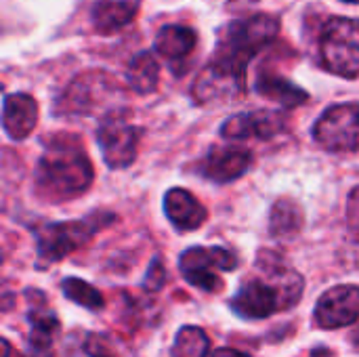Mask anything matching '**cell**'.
Returning <instances> with one entry per match:
<instances>
[{"label":"cell","instance_id":"obj_1","mask_svg":"<svg viewBox=\"0 0 359 357\" xmlns=\"http://www.w3.org/2000/svg\"><path fill=\"white\" fill-rule=\"evenodd\" d=\"M93 164L72 135H53L38 162L36 187L44 200L63 202L82 196L93 183Z\"/></svg>","mask_w":359,"mask_h":357},{"label":"cell","instance_id":"obj_2","mask_svg":"<svg viewBox=\"0 0 359 357\" xmlns=\"http://www.w3.org/2000/svg\"><path fill=\"white\" fill-rule=\"evenodd\" d=\"M280 32L278 17L269 13H259L246 19H238L225 27L223 36L219 38L217 59H225L233 65L246 69L248 61L269 42L276 40Z\"/></svg>","mask_w":359,"mask_h":357},{"label":"cell","instance_id":"obj_3","mask_svg":"<svg viewBox=\"0 0 359 357\" xmlns=\"http://www.w3.org/2000/svg\"><path fill=\"white\" fill-rule=\"evenodd\" d=\"M114 217L105 213H97L82 221L67 223H48L38 231V263L53 265L74 250L82 248L101 227L111 223Z\"/></svg>","mask_w":359,"mask_h":357},{"label":"cell","instance_id":"obj_4","mask_svg":"<svg viewBox=\"0 0 359 357\" xmlns=\"http://www.w3.org/2000/svg\"><path fill=\"white\" fill-rule=\"evenodd\" d=\"M320 53L324 65L345 78H358L359 74V27L355 19L334 17L326 23Z\"/></svg>","mask_w":359,"mask_h":357},{"label":"cell","instance_id":"obj_5","mask_svg":"<svg viewBox=\"0 0 359 357\" xmlns=\"http://www.w3.org/2000/svg\"><path fill=\"white\" fill-rule=\"evenodd\" d=\"M236 267H238V257L221 246H212V248L194 246L187 248L179 259V269L185 282L210 295L223 290V280L219 271H233Z\"/></svg>","mask_w":359,"mask_h":357},{"label":"cell","instance_id":"obj_6","mask_svg":"<svg viewBox=\"0 0 359 357\" xmlns=\"http://www.w3.org/2000/svg\"><path fill=\"white\" fill-rule=\"evenodd\" d=\"M194 97L202 105H221L236 101L246 90V69L225 59L208 63L194 82Z\"/></svg>","mask_w":359,"mask_h":357},{"label":"cell","instance_id":"obj_7","mask_svg":"<svg viewBox=\"0 0 359 357\" xmlns=\"http://www.w3.org/2000/svg\"><path fill=\"white\" fill-rule=\"evenodd\" d=\"M139 139L141 130L126 120L124 112L107 114V118L101 120L97 130V143L109 168L130 166L137 158Z\"/></svg>","mask_w":359,"mask_h":357},{"label":"cell","instance_id":"obj_8","mask_svg":"<svg viewBox=\"0 0 359 357\" xmlns=\"http://www.w3.org/2000/svg\"><path fill=\"white\" fill-rule=\"evenodd\" d=\"M316 141L328 151H358L359 107L358 103H343L326 109L313 126Z\"/></svg>","mask_w":359,"mask_h":357},{"label":"cell","instance_id":"obj_9","mask_svg":"<svg viewBox=\"0 0 359 357\" xmlns=\"http://www.w3.org/2000/svg\"><path fill=\"white\" fill-rule=\"evenodd\" d=\"M229 307L242 320H265L276 311H282V299L271 280L265 282L261 278H250L238 288Z\"/></svg>","mask_w":359,"mask_h":357},{"label":"cell","instance_id":"obj_10","mask_svg":"<svg viewBox=\"0 0 359 357\" xmlns=\"http://www.w3.org/2000/svg\"><path fill=\"white\" fill-rule=\"evenodd\" d=\"M359 316V288L343 284L326 290L316 305V324L324 330L353 326Z\"/></svg>","mask_w":359,"mask_h":357},{"label":"cell","instance_id":"obj_11","mask_svg":"<svg viewBox=\"0 0 359 357\" xmlns=\"http://www.w3.org/2000/svg\"><path fill=\"white\" fill-rule=\"evenodd\" d=\"M29 309H27V322H29V337H27V349L32 357H53V343L59 335V318L48 307L42 292L27 290Z\"/></svg>","mask_w":359,"mask_h":357},{"label":"cell","instance_id":"obj_12","mask_svg":"<svg viewBox=\"0 0 359 357\" xmlns=\"http://www.w3.org/2000/svg\"><path fill=\"white\" fill-rule=\"evenodd\" d=\"M286 128V118L280 112L255 109L246 114L231 116L223 126L221 135L225 139H271Z\"/></svg>","mask_w":359,"mask_h":357},{"label":"cell","instance_id":"obj_13","mask_svg":"<svg viewBox=\"0 0 359 357\" xmlns=\"http://www.w3.org/2000/svg\"><path fill=\"white\" fill-rule=\"evenodd\" d=\"M252 162L248 149L242 147H212L200 162V173L215 183H229L242 177Z\"/></svg>","mask_w":359,"mask_h":357},{"label":"cell","instance_id":"obj_14","mask_svg":"<svg viewBox=\"0 0 359 357\" xmlns=\"http://www.w3.org/2000/svg\"><path fill=\"white\" fill-rule=\"evenodd\" d=\"M111 84H114V80L103 72L82 74L65 90L61 105H59V114H88V112H93V107L99 105V93Z\"/></svg>","mask_w":359,"mask_h":357},{"label":"cell","instance_id":"obj_15","mask_svg":"<svg viewBox=\"0 0 359 357\" xmlns=\"http://www.w3.org/2000/svg\"><path fill=\"white\" fill-rule=\"evenodd\" d=\"M164 213L179 231H194L204 225L208 213L187 189L175 187L164 196Z\"/></svg>","mask_w":359,"mask_h":357},{"label":"cell","instance_id":"obj_16","mask_svg":"<svg viewBox=\"0 0 359 357\" xmlns=\"http://www.w3.org/2000/svg\"><path fill=\"white\" fill-rule=\"evenodd\" d=\"M38 122V103L34 97L25 93H15L4 99L2 107V126L11 139L21 141L25 139Z\"/></svg>","mask_w":359,"mask_h":357},{"label":"cell","instance_id":"obj_17","mask_svg":"<svg viewBox=\"0 0 359 357\" xmlns=\"http://www.w3.org/2000/svg\"><path fill=\"white\" fill-rule=\"evenodd\" d=\"M141 0H97L93 8L95 27L103 34L116 32L133 21Z\"/></svg>","mask_w":359,"mask_h":357},{"label":"cell","instance_id":"obj_18","mask_svg":"<svg viewBox=\"0 0 359 357\" xmlns=\"http://www.w3.org/2000/svg\"><path fill=\"white\" fill-rule=\"evenodd\" d=\"M198 36L185 25H164L156 36V48L166 59H183L196 48Z\"/></svg>","mask_w":359,"mask_h":357},{"label":"cell","instance_id":"obj_19","mask_svg":"<svg viewBox=\"0 0 359 357\" xmlns=\"http://www.w3.org/2000/svg\"><path fill=\"white\" fill-rule=\"evenodd\" d=\"M303 210L301 206L294 202V200H288V198H282L278 200L273 206H271V213H269V234L276 236V238H292L301 231L303 227Z\"/></svg>","mask_w":359,"mask_h":357},{"label":"cell","instance_id":"obj_20","mask_svg":"<svg viewBox=\"0 0 359 357\" xmlns=\"http://www.w3.org/2000/svg\"><path fill=\"white\" fill-rule=\"evenodd\" d=\"M257 90L269 99V101H276L284 107H299L307 101V93L303 88H299L297 84L280 78V76H271V74H263L259 80H257Z\"/></svg>","mask_w":359,"mask_h":357},{"label":"cell","instance_id":"obj_21","mask_svg":"<svg viewBox=\"0 0 359 357\" xmlns=\"http://www.w3.org/2000/svg\"><path fill=\"white\" fill-rule=\"evenodd\" d=\"M126 80L135 93H154L160 80V67L156 57L151 53H139L126 69Z\"/></svg>","mask_w":359,"mask_h":357},{"label":"cell","instance_id":"obj_22","mask_svg":"<svg viewBox=\"0 0 359 357\" xmlns=\"http://www.w3.org/2000/svg\"><path fill=\"white\" fill-rule=\"evenodd\" d=\"M210 339L200 326H181L172 343V357H208Z\"/></svg>","mask_w":359,"mask_h":357},{"label":"cell","instance_id":"obj_23","mask_svg":"<svg viewBox=\"0 0 359 357\" xmlns=\"http://www.w3.org/2000/svg\"><path fill=\"white\" fill-rule=\"evenodd\" d=\"M61 292L65 295L67 301L84 307V309H90V311H101L105 307V299L103 295L90 286L88 282L80 280V278H65L61 282Z\"/></svg>","mask_w":359,"mask_h":357},{"label":"cell","instance_id":"obj_24","mask_svg":"<svg viewBox=\"0 0 359 357\" xmlns=\"http://www.w3.org/2000/svg\"><path fill=\"white\" fill-rule=\"evenodd\" d=\"M84 353L88 357H120L111 341L101 332H90L84 341Z\"/></svg>","mask_w":359,"mask_h":357},{"label":"cell","instance_id":"obj_25","mask_svg":"<svg viewBox=\"0 0 359 357\" xmlns=\"http://www.w3.org/2000/svg\"><path fill=\"white\" fill-rule=\"evenodd\" d=\"M166 284V267L162 257H154L149 263V269L143 278V290L145 292H160Z\"/></svg>","mask_w":359,"mask_h":357},{"label":"cell","instance_id":"obj_26","mask_svg":"<svg viewBox=\"0 0 359 357\" xmlns=\"http://www.w3.org/2000/svg\"><path fill=\"white\" fill-rule=\"evenodd\" d=\"M212 357H250L248 353H244V351H238V349H231V347H221V349H217Z\"/></svg>","mask_w":359,"mask_h":357},{"label":"cell","instance_id":"obj_27","mask_svg":"<svg viewBox=\"0 0 359 357\" xmlns=\"http://www.w3.org/2000/svg\"><path fill=\"white\" fill-rule=\"evenodd\" d=\"M13 356V347L6 339L0 337V357H11Z\"/></svg>","mask_w":359,"mask_h":357},{"label":"cell","instance_id":"obj_28","mask_svg":"<svg viewBox=\"0 0 359 357\" xmlns=\"http://www.w3.org/2000/svg\"><path fill=\"white\" fill-rule=\"evenodd\" d=\"M307 357H334V353L330 349H326V347H316Z\"/></svg>","mask_w":359,"mask_h":357},{"label":"cell","instance_id":"obj_29","mask_svg":"<svg viewBox=\"0 0 359 357\" xmlns=\"http://www.w3.org/2000/svg\"><path fill=\"white\" fill-rule=\"evenodd\" d=\"M343 2H349V4H355L358 0H343Z\"/></svg>","mask_w":359,"mask_h":357},{"label":"cell","instance_id":"obj_30","mask_svg":"<svg viewBox=\"0 0 359 357\" xmlns=\"http://www.w3.org/2000/svg\"><path fill=\"white\" fill-rule=\"evenodd\" d=\"M0 263H2V250H0Z\"/></svg>","mask_w":359,"mask_h":357}]
</instances>
